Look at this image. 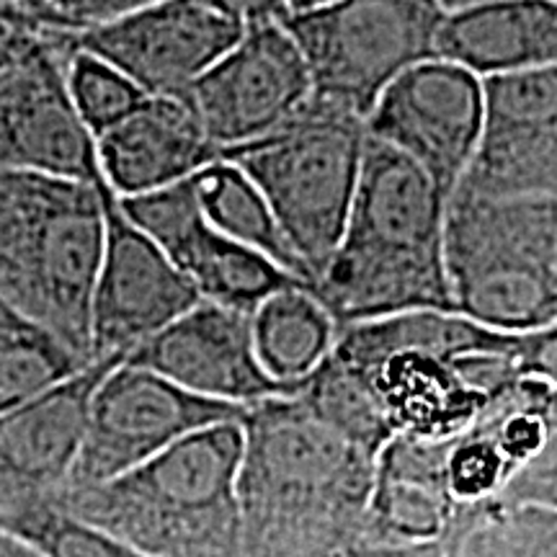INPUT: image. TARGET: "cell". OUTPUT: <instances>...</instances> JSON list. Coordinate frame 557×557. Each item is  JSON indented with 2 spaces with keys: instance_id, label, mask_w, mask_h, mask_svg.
<instances>
[{
  "instance_id": "1",
  "label": "cell",
  "mask_w": 557,
  "mask_h": 557,
  "mask_svg": "<svg viewBox=\"0 0 557 557\" xmlns=\"http://www.w3.org/2000/svg\"><path fill=\"white\" fill-rule=\"evenodd\" d=\"M240 426L243 557H302L361 537L372 451L320 421L297 395L248 406Z\"/></svg>"
},
{
  "instance_id": "2",
  "label": "cell",
  "mask_w": 557,
  "mask_h": 557,
  "mask_svg": "<svg viewBox=\"0 0 557 557\" xmlns=\"http://www.w3.org/2000/svg\"><path fill=\"white\" fill-rule=\"evenodd\" d=\"M331 359L357 380L393 438L455 436L521 380L519 333L485 329L457 312L348 325Z\"/></svg>"
},
{
  "instance_id": "3",
  "label": "cell",
  "mask_w": 557,
  "mask_h": 557,
  "mask_svg": "<svg viewBox=\"0 0 557 557\" xmlns=\"http://www.w3.org/2000/svg\"><path fill=\"white\" fill-rule=\"evenodd\" d=\"M447 207L426 171L367 139L344 238L310 289L338 331L408 312H455L444 263Z\"/></svg>"
},
{
  "instance_id": "4",
  "label": "cell",
  "mask_w": 557,
  "mask_h": 557,
  "mask_svg": "<svg viewBox=\"0 0 557 557\" xmlns=\"http://www.w3.org/2000/svg\"><path fill=\"white\" fill-rule=\"evenodd\" d=\"M240 421L184 436L127 475L52 500L150 557H243Z\"/></svg>"
},
{
  "instance_id": "5",
  "label": "cell",
  "mask_w": 557,
  "mask_h": 557,
  "mask_svg": "<svg viewBox=\"0 0 557 557\" xmlns=\"http://www.w3.org/2000/svg\"><path fill=\"white\" fill-rule=\"evenodd\" d=\"M109 186L0 169V299L86 364L90 299L107 246Z\"/></svg>"
},
{
  "instance_id": "6",
  "label": "cell",
  "mask_w": 557,
  "mask_h": 557,
  "mask_svg": "<svg viewBox=\"0 0 557 557\" xmlns=\"http://www.w3.org/2000/svg\"><path fill=\"white\" fill-rule=\"evenodd\" d=\"M444 263L457 315L504 333L557 320V201L455 194Z\"/></svg>"
},
{
  "instance_id": "7",
  "label": "cell",
  "mask_w": 557,
  "mask_h": 557,
  "mask_svg": "<svg viewBox=\"0 0 557 557\" xmlns=\"http://www.w3.org/2000/svg\"><path fill=\"white\" fill-rule=\"evenodd\" d=\"M367 139V120L310 99L267 137L220 152L259 186L312 284L344 238Z\"/></svg>"
},
{
  "instance_id": "8",
  "label": "cell",
  "mask_w": 557,
  "mask_h": 557,
  "mask_svg": "<svg viewBox=\"0 0 557 557\" xmlns=\"http://www.w3.org/2000/svg\"><path fill=\"white\" fill-rule=\"evenodd\" d=\"M438 0H333L282 21L310 70L312 101L369 120L410 67L436 58Z\"/></svg>"
},
{
  "instance_id": "9",
  "label": "cell",
  "mask_w": 557,
  "mask_h": 557,
  "mask_svg": "<svg viewBox=\"0 0 557 557\" xmlns=\"http://www.w3.org/2000/svg\"><path fill=\"white\" fill-rule=\"evenodd\" d=\"M246 408L194 395L150 369L116 364L96 387L86 436L65 487L122 478L194 431L243 421Z\"/></svg>"
},
{
  "instance_id": "10",
  "label": "cell",
  "mask_w": 557,
  "mask_h": 557,
  "mask_svg": "<svg viewBox=\"0 0 557 557\" xmlns=\"http://www.w3.org/2000/svg\"><path fill=\"white\" fill-rule=\"evenodd\" d=\"M248 26L212 0H158L81 32L54 29L67 52L107 62L145 96H178L243 39Z\"/></svg>"
},
{
  "instance_id": "11",
  "label": "cell",
  "mask_w": 557,
  "mask_h": 557,
  "mask_svg": "<svg viewBox=\"0 0 557 557\" xmlns=\"http://www.w3.org/2000/svg\"><path fill=\"white\" fill-rule=\"evenodd\" d=\"M178 96L222 152L295 120L312 99V83L295 39L282 21H269L248 26L238 45Z\"/></svg>"
},
{
  "instance_id": "12",
  "label": "cell",
  "mask_w": 557,
  "mask_h": 557,
  "mask_svg": "<svg viewBox=\"0 0 557 557\" xmlns=\"http://www.w3.org/2000/svg\"><path fill=\"white\" fill-rule=\"evenodd\" d=\"M483 124V81L455 62L431 58L382 94L367 135L413 160L451 199L478 156Z\"/></svg>"
},
{
  "instance_id": "13",
  "label": "cell",
  "mask_w": 557,
  "mask_h": 557,
  "mask_svg": "<svg viewBox=\"0 0 557 557\" xmlns=\"http://www.w3.org/2000/svg\"><path fill=\"white\" fill-rule=\"evenodd\" d=\"M132 225L143 230L197 287L201 299L253 315L263 299L287 287H308L267 256L222 235L194 191L191 178L165 189L120 199Z\"/></svg>"
},
{
  "instance_id": "14",
  "label": "cell",
  "mask_w": 557,
  "mask_h": 557,
  "mask_svg": "<svg viewBox=\"0 0 557 557\" xmlns=\"http://www.w3.org/2000/svg\"><path fill=\"white\" fill-rule=\"evenodd\" d=\"M197 287L143 230L124 218L120 197H107V246L90 299L94 361L129 357L181 315L197 308Z\"/></svg>"
},
{
  "instance_id": "15",
  "label": "cell",
  "mask_w": 557,
  "mask_h": 557,
  "mask_svg": "<svg viewBox=\"0 0 557 557\" xmlns=\"http://www.w3.org/2000/svg\"><path fill=\"white\" fill-rule=\"evenodd\" d=\"M67 58L50 29V45L0 67V169L103 186L96 137L67 88Z\"/></svg>"
},
{
  "instance_id": "16",
  "label": "cell",
  "mask_w": 557,
  "mask_h": 557,
  "mask_svg": "<svg viewBox=\"0 0 557 557\" xmlns=\"http://www.w3.org/2000/svg\"><path fill=\"white\" fill-rule=\"evenodd\" d=\"M483 90V137L455 194L557 201V65L485 78Z\"/></svg>"
},
{
  "instance_id": "17",
  "label": "cell",
  "mask_w": 557,
  "mask_h": 557,
  "mask_svg": "<svg viewBox=\"0 0 557 557\" xmlns=\"http://www.w3.org/2000/svg\"><path fill=\"white\" fill-rule=\"evenodd\" d=\"M124 361L150 369L201 398L243 408L299 393V387L282 385L263 369L250 312L207 299L137 346Z\"/></svg>"
},
{
  "instance_id": "18",
  "label": "cell",
  "mask_w": 557,
  "mask_h": 557,
  "mask_svg": "<svg viewBox=\"0 0 557 557\" xmlns=\"http://www.w3.org/2000/svg\"><path fill=\"white\" fill-rule=\"evenodd\" d=\"M127 357L94 361L37 398L0 413V511L52 500L70 483L101 380Z\"/></svg>"
},
{
  "instance_id": "19",
  "label": "cell",
  "mask_w": 557,
  "mask_h": 557,
  "mask_svg": "<svg viewBox=\"0 0 557 557\" xmlns=\"http://www.w3.org/2000/svg\"><path fill=\"white\" fill-rule=\"evenodd\" d=\"M96 156L107 186L124 199L191 178L218 163L220 150L181 96H145L96 135Z\"/></svg>"
},
{
  "instance_id": "20",
  "label": "cell",
  "mask_w": 557,
  "mask_h": 557,
  "mask_svg": "<svg viewBox=\"0 0 557 557\" xmlns=\"http://www.w3.org/2000/svg\"><path fill=\"white\" fill-rule=\"evenodd\" d=\"M457 513L444 468V438H389L374 462L361 540L380 547H444Z\"/></svg>"
},
{
  "instance_id": "21",
  "label": "cell",
  "mask_w": 557,
  "mask_h": 557,
  "mask_svg": "<svg viewBox=\"0 0 557 557\" xmlns=\"http://www.w3.org/2000/svg\"><path fill=\"white\" fill-rule=\"evenodd\" d=\"M436 58L480 81L557 65V0H478L447 11Z\"/></svg>"
},
{
  "instance_id": "22",
  "label": "cell",
  "mask_w": 557,
  "mask_h": 557,
  "mask_svg": "<svg viewBox=\"0 0 557 557\" xmlns=\"http://www.w3.org/2000/svg\"><path fill=\"white\" fill-rule=\"evenodd\" d=\"M250 323L263 369L289 387H302V382L329 359L338 338V325L329 310L302 284L263 299Z\"/></svg>"
},
{
  "instance_id": "23",
  "label": "cell",
  "mask_w": 557,
  "mask_h": 557,
  "mask_svg": "<svg viewBox=\"0 0 557 557\" xmlns=\"http://www.w3.org/2000/svg\"><path fill=\"white\" fill-rule=\"evenodd\" d=\"M191 186L197 191L201 212L222 235L267 256L276 267L312 287L310 271L305 269V263L297 259V253L282 235L259 186L238 165L218 160V163L194 173Z\"/></svg>"
},
{
  "instance_id": "24",
  "label": "cell",
  "mask_w": 557,
  "mask_h": 557,
  "mask_svg": "<svg viewBox=\"0 0 557 557\" xmlns=\"http://www.w3.org/2000/svg\"><path fill=\"white\" fill-rule=\"evenodd\" d=\"M86 367L50 329L0 299V413L37 398Z\"/></svg>"
},
{
  "instance_id": "25",
  "label": "cell",
  "mask_w": 557,
  "mask_h": 557,
  "mask_svg": "<svg viewBox=\"0 0 557 557\" xmlns=\"http://www.w3.org/2000/svg\"><path fill=\"white\" fill-rule=\"evenodd\" d=\"M444 557H557V508L496 500L459 511Z\"/></svg>"
},
{
  "instance_id": "26",
  "label": "cell",
  "mask_w": 557,
  "mask_h": 557,
  "mask_svg": "<svg viewBox=\"0 0 557 557\" xmlns=\"http://www.w3.org/2000/svg\"><path fill=\"white\" fill-rule=\"evenodd\" d=\"M0 529L29 542L45 557H150L114 534L73 517L54 500L3 508Z\"/></svg>"
},
{
  "instance_id": "27",
  "label": "cell",
  "mask_w": 557,
  "mask_h": 557,
  "mask_svg": "<svg viewBox=\"0 0 557 557\" xmlns=\"http://www.w3.org/2000/svg\"><path fill=\"white\" fill-rule=\"evenodd\" d=\"M67 88L73 96L81 120L96 135L116 124L145 99L135 83L109 67L107 62L83 52H70L67 58Z\"/></svg>"
},
{
  "instance_id": "28",
  "label": "cell",
  "mask_w": 557,
  "mask_h": 557,
  "mask_svg": "<svg viewBox=\"0 0 557 557\" xmlns=\"http://www.w3.org/2000/svg\"><path fill=\"white\" fill-rule=\"evenodd\" d=\"M498 500L500 504H534L557 508V410L545 447L508 483L504 496Z\"/></svg>"
},
{
  "instance_id": "29",
  "label": "cell",
  "mask_w": 557,
  "mask_h": 557,
  "mask_svg": "<svg viewBox=\"0 0 557 557\" xmlns=\"http://www.w3.org/2000/svg\"><path fill=\"white\" fill-rule=\"evenodd\" d=\"M158 0H47V26L62 32H81L135 13Z\"/></svg>"
},
{
  "instance_id": "30",
  "label": "cell",
  "mask_w": 557,
  "mask_h": 557,
  "mask_svg": "<svg viewBox=\"0 0 557 557\" xmlns=\"http://www.w3.org/2000/svg\"><path fill=\"white\" fill-rule=\"evenodd\" d=\"M521 377L540 380L557 389V320L545 329L519 333Z\"/></svg>"
},
{
  "instance_id": "31",
  "label": "cell",
  "mask_w": 557,
  "mask_h": 557,
  "mask_svg": "<svg viewBox=\"0 0 557 557\" xmlns=\"http://www.w3.org/2000/svg\"><path fill=\"white\" fill-rule=\"evenodd\" d=\"M302 557H444L442 545L431 547H380L367 540H351L344 545H333L318 553L302 555Z\"/></svg>"
},
{
  "instance_id": "32",
  "label": "cell",
  "mask_w": 557,
  "mask_h": 557,
  "mask_svg": "<svg viewBox=\"0 0 557 557\" xmlns=\"http://www.w3.org/2000/svg\"><path fill=\"white\" fill-rule=\"evenodd\" d=\"M233 18L246 26L269 24V21H284L289 16L287 0H212Z\"/></svg>"
},
{
  "instance_id": "33",
  "label": "cell",
  "mask_w": 557,
  "mask_h": 557,
  "mask_svg": "<svg viewBox=\"0 0 557 557\" xmlns=\"http://www.w3.org/2000/svg\"><path fill=\"white\" fill-rule=\"evenodd\" d=\"M0 557H45L39 549H34L29 542H24L16 534H9L0 529Z\"/></svg>"
},
{
  "instance_id": "34",
  "label": "cell",
  "mask_w": 557,
  "mask_h": 557,
  "mask_svg": "<svg viewBox=\"0 0 557 557\" xmlns=\"http://www.w3.org/2000/svg\"><path fill=\"white\" fill-rule=\"evenodd\" d=\"M3 3H9V5H13V9L29 13V16H34L47 26V0H3Z\"/></svg>"
},
{
  "instance_id": "35",
  "label": "cell",
  "mask_w": 557,
  "mask_h": 557,
  "mask_svg": "<svg viewBox=\"0 0 557 557\" xmlns=\"http://www.w3.org/2000/svg\"><path fill=\"white\" fill-rule=\"evenodd\" d=\"M289 3V13H302V11H312L320 9V5L333 3V0H287Z\"/></svg>"
},
{
  "instance_id": "36",
  "label": "cell",
  "mask_w": 557,
  "mask_h": 557,
  "mask_svg": "<svg viewBox=\"0 0 557 557\" xmlns=\"http://www.w3.org/2000/svg\"><path fill=\"white\" fill-rule=\"evenodd\" d=\"M438 3H442L447 11H455V9H462V5L478 3V0H438Z\"/></svg>"
}]
</instances>
